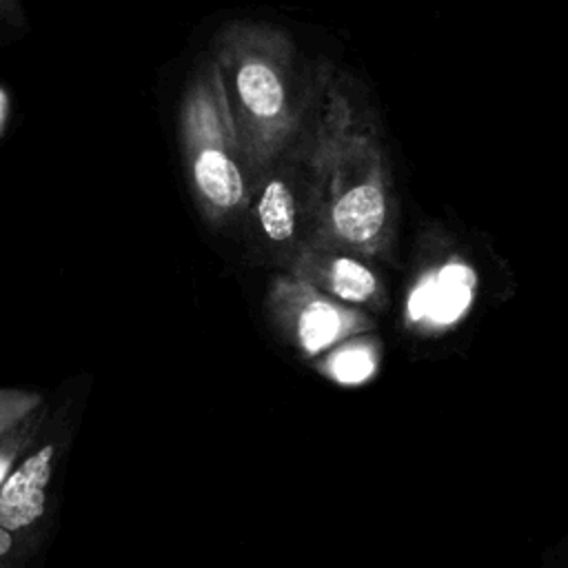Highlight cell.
<instances>
[{"mask_svg":"<svg viewBox=\"0 0 568 568\" xmlns=\"http://www.w3.org/2000/svg\"><path fill=\"white\" fill-rule=\"evenodd\" d=\"M9 546H11V537H9L7 528L0 526V555H4L9 550Z\"/></svg>","mask_w":568,"mask_h":568,"instance_id":"cell-12","label":"cell"},{"mask_svg":"<svg viewBox=\"0 0 568 568\" xmlns=\"http://www.w3.org/2000/svg\"><path fill=\"white\" fill-rule=\"evenodd\" d=\"M4 111H7V100L4 93L0 91V129H2V120H4Z\"/></svg>","mask_w":568,"mask_h":568,"instance_id":"cell-13","label":"cell"},{"mask_svg":"<svg viewBox=\"0 0 568 568\" xmlns=\"http://www.w3.org/2000/svg\"><path fill=\"white\" fill-rule=\"evenodd\" d=\"M333 375L344 382V384H355L362 382L364 377L371 375L373 371V359L366 351L362 348H353V351H344L333 359Z\"/></svg>","mask_w":568,"mask_h":568,"instance_id":"cell-9","label":"cell"},{"mask_svg":"<svg viewBox=\"0 0 568 568\" xmlns=\"http://www.w3.org/2000/svg\"><path fill=\"white\" fill-rule=\"evenodd\" d=\"M220 80L229 91L226 102H233L242 122L248 129L277 120L284 111V82L280 73L260 55L253 53L240 38H231L217 53Z\"/></svg>","mask_w":568,"mask_h":568,"instance_id":"cell-2","label":"cell"},{"mask_svg":"<svg viewBox=\"0 0 568 568\" xmlns=\"http://www.w3.org/2000/svg\"><path fill=\"white\" fill-rule=\"evenodd\" d=\"M475 273L464 264L444 266L437 277L428 280V311L426 315L435 322H453L473 297Z\"/></svg>","mask_w":568,"mask_h":568,"instance_id":"cell-5","label":"cell"},{"mask_svg":"<svg viewBox=\"0 0 568 568\" xmlns=\"http://www.w3.org/2000/svg\"><path fill=\"white\" fill-rule=\"evenodd\" d=\"M4 473H7V459H4V457H0V481H2Z\"/></svg>","mask_w":568,"mask_h":568,"instance_id":"cell-14","label":"cell"},{"mask_svg":"<svg viewBox=\"0 0 568 568\" xmlns=\"http://www.w3.org/2000/svg\"><path fill=\"white\" fill-rule=\"evenodd\" d=\"M257 215L264 233L275 240H288L295 229V202L288 186L280 180H271L257 204Z\"/></svg>","mask_w":568,"mask_h":568,"instance_id":"cell-6","label":"cell"},{"mask_svg":"<svg viewBox=\"0 0 568 568\" xmlns=\"http://www.w3.org/2000/svg\"><path fill=\"white\" fill-rule=\"evenodd\" d=\"M386 202L375 184H357L348 189L333 206V224L337 233L351 242L371 240L384 224Z\"/></svg>","mask_w":568,"mask_h":568,"instance_id":"cell-4","label":"cell"},{"mask_svg":"<svg viewBox=\"0 0 568 568\" xmlns=\"http://www.w3.org/2000/svg\"><path fill=\"white\" fill-rule=\"evenodd\" d=\"M0 22L11 29L24 27V11L20 0H0Z\"/></svg>","mask_w":568,"mask_h":568,"instance_id":"cell-10","label":"cell"},{"mask_svg":"<svg viewBox=\"0 0 568 568\" xmlns=\"http://www.w3.org/2000/svg\"><path fill=\"white\" fill-rule=\"evenodd\" d=\"M426 311H428V280L422 282L408 300V313L413 320L426 317Z\"/></svg>","mask_w":568,"mask_h":568,"instance_id":"cell-11","label":"cell"},{"mask_svg":"<svg viewBox=\"0 0 568 568\" xmlns=\"http://www.w3.org/2000/svg\"><path fill=\"white\" fill-rule=\"evenodd\" d=\"M53 448L29 457L0 490V526L7 530L33 524L44 510V486L51 473Z\"/></svg>","mask_w":568,"mask_h":568,"instance_id":"cell-3","label":"cell"},{"mask_svg":"<svg viewBox=\"0 0 568 568\" xmlns=\"http://www.w3.org/2000/svg\"><path fill=\"white\" fill-rule=\"evenodd\" d=\"M217 69L200 75L180 106V138L193 182L215 209H233L244 195V178L233 158V124Z\"/></svg>","mask_w":568,"mask_h":568,"instance_id":"cell-1","label":"cell"},{"mask_svg":"<svg viewBox=\"0 0 568 568\" xmlns=\"http://www.w3.org/2000/svg\"><path fill=\"white\" fill-rule=\"evenodd\" d=\"M333 291L344 297V300H351V302H362L366 297H371V293L375 291V277L373 273L348 260V257H342L333 264Z\"/></svg>","mask_w":568,"mask_h":568,"instance_id":"cell-8","label":"cell"},{"mask_svg":"<svg viewBox=\"0 0 568 568\" xmlns=\"http://www.w3.org/2000/svg\"><path fill=\"white\" fill-rule=\"evenodd\" d=\"M337 331H339V317L335 308L324 302L311 304L300 317V339L308 353H315L328 342H333Z\"/></svg>","mask_w":568,"mask_h":568,"instance_id":"cell-7","label":"cell"}]
</instances>
